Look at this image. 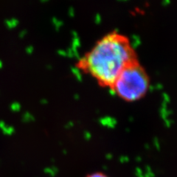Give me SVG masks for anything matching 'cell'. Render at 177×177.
I'll return each mask as SVG.
<instances>
[{
    "mask_svg": "<svg viewBox=\"0 0 177 177\" xmlns=\"http://www.w3.org/2000/svg\"><path fill=\"white\" fill-rule=\"evenodd\" d=\"M85 177H109L108 175H106V173L103 172H100V171H97V172L91 173L89 174H88L87 176Z\"/></svg>",
    "mask_w": 177,
    "mask_h": 177,
    "instance_id": "obj_3",
    "label": "cell"
},
{
    "mask_svg": "<svg viewBox=\"0 0 177 177\" xmlns=\"http://www.w3.org/2000/svg\"><path fill=\"white\" fill-rule=\"evenodd\" d=\"M150 85L147 71L137 60L121 72L111 90L120 99L132 103L143 99L148 92Z\"/></svg>",
    "mask_w": 177,
    "mask_h": 177,
    "instance_id": "obj_2",
    "label": "cell"
},
{
    "mask_svg": "<svg viewBox=\"0 0 177 177\" xmlns=\"http://www.w3.org/2000/svg\"><path fill=\"white\" fill-rule=\"evenodd\" d=\"M137 55L128 36L112 31L101 37L83 55L77 67L100 86L111 89L118 75Z\"/></svg>",
    "mask_w": 177,
    "mask_h": 177,
    "instance_id": "obj_1",
    "label": "cell"
}]
</instances>
